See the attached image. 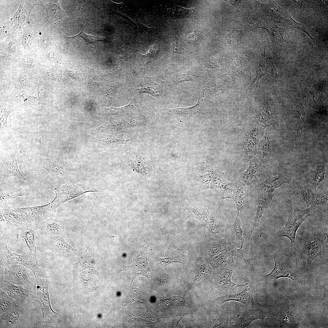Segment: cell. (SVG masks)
<instances>
[{
	"label": "cell",
	"mask_w": 328,
	"mask_h": 328,
	"mask_svg": "<svg viewBox=\"0 0 328 328\" xmlns=\"http://www.w3.org/2000/svg\"><path fill=\"white\" fill-rule=\"evenodd\" d=\"M0 247V267L5 268L9 265H19L31 270L38 266L36 254L22 255L12 252L9 250L7 241L4 239L1 240Z\"/></svg>",
	"instance_id": "obj_6"
},
{
	"label": "cell",
	"mask_w": 328,
	"mask_h": 328,
	"mask_svg": "<svg viewBox=\"0 0 328 328\" xmlns=\"http://www.w3.org/2000/svg\"><path fill=\"white\" fill-rule=\"evenodd\" d=\"M48 172L55 181H62L67 179L70 175V168L66 161L58 158L51 156H35L29 157Z\"/></svg>",
	"instance_id": "obj_4"
},
{
	"label": "cell",
	"mask_w": 328,
	"mask_h": 328,
	"mask_svg": "<svg viewBox=\"0 0 328 328\" xmlns=\"http://www.w3.org/2000/svg\"><path fill=\"white\" fill-rule=\"evenodd\" d=\"M232 254L227 251L214 259L215 265L218 267L229 268L233 265L234 261Z\"/></svg>",
	"instance_id": "obj_32"
},
{
	"label": "cell",
	"mask_w": 328,
	"mask_h": 328,
	"mask_svg": "<svg viewBox=\"0 0 328 328\" xmlns=\"http://www.w3.org/2000/svg\"><path fill=\"white\" fill-rule=\"evenodd\" d=\"M325 165L324 163L318 165L311 174L308 180L315 188L325 178Z\"/></svg>",
	"instance_id": "obj_29"
},
{
	"label": "cell",
	"mask_w": 328,
	"mask_h": 328,
	"mask_svg": "<svg viewBox=\"0 0 328 328\" xmlns=\"http://www.w3.org/2000/svg\"><path fill=\"white\" fill-rule=\"evenodd\" d=\"M158 261L165 265H169L175 263H181L178 261L174 260L170 258H159L157 259Z\"/></svg>",
	"instance_id": "obj_44"
},
{
	"label": "cell",
	"mask_w": 328,
	"mask_h": 328,
	"mask_svg": "<svg viewBox=\"0 0 328 328\" xmlns=\"http://www.w3.org/2000/svg\"><path fill=\"white\" fill-rule=\"evenodd\" d=\"M206 269V267L204 265H202V266L199 267L197 270L195 278V280L196 282L199 281L201 279L205 272Z\"/></svg>",
	"instance_id": "obj_45"
},
{
	"label": "cell",
	"mask_w": 328,
	"mask_h": 328,
	"mask_svg": "<svg viewBox=\"0 0 328 328\" xmlns=\"http://www.w3.org/2000/svg\"><path fill=\"white\" fill-rule=\"evenodd\" d=\"M124 306L129 310L143 308L145 303L143 295L139 289L131 286L129 294L124 299Z\"/></svg>",
	"instance_id": "obj_21"
},
{
	"label": "cell",
	"mask_w": 328,
	"mask_h": 328,
	"mask_svg": "<svg viewBox=\"0 0 328 328\" xmlns=\"http://www.w3.org/2000/svg\"><path fill=\"white\" fill-rule=\"evenodd\" d=\"M275 190L274 186L268 178L258 183L255 188L254 192L258 199L267 201L272 199Z\"/></svg>",
	"instance_id": "obj_23"
},
{
	"label": "cell",
	"mask_w": 328,
	"mask_h": 328,
	"mask_svg": "<svg viewBox=\"0 0 328 328\" xmlns=\"http://www.w3.org/2000/svg\"><path fill=\"white\" fill-rule=\"evenodd\" d=\"M307 267H309L313 261L318 256L325 255L322 237L318 234H312L307 240L305 247Z\"/></svg>",
	"instance_id": "obj_14"
},
{
	"label": "cell",
	"mask_w": 328,
	"mask_h": 328,
	"mask_svg": "<svg viewBox=\"0 0 328 328\" xmlns=\"http://www.w3.org/2000/svg\"><path fill=\"white\" fill-rule=\"evenodd\" d=\"M298 190L300 195L306 204L307 208H309L313 204L318 193L316 188L307 180L300 185Z\"/></svg>",
	"instance_id": "obj_25"
},
{
	"label": "cell",
	"mask_w": 328,
	"mask_h": 328,
	"mask_svg": "<svg viewBox=\"0 0 328 328\" xmlns=\"http://www.w3.org/2000/svg\"><path fill=\"white\" fill-rule=\"evenodd\" d=\"M197 79V76L191 74H185L177 79V81L179 82L183 81H193Z\"/></svg>",
	"instance_id": "obj_43"
},
{
	"label": "cell",
	"mask_w": 328,
	"mask_h": 328,
	"mask_svg": "<svg viewBox=\"0 0 328 328\" xmlns=\"http://www.w3.org/2000/svg\"><path fill=\"white\" fill-rule=\"evenodd\" d=\"M103 189L101 187H94L83 184L67 183L54 189L55 197L50 202L55 212L64 203L80 196L86 193L101 192Z\"/></svg>",
	"instance_id": "obj_3"
},
{
	"label": "cell",
	"mask_w": 328,
	"mask_h": 328,
	"mask_svg": "<svg viewBox=\"0 0 328 328\" xmlns=\"http://www.w3.org/2000/svg\"><path fill=\"white\" fill-rule=\"evenodd\" d=\"M17 227L18 232L16 235L17 238L24 239L29 248V253L36 254L37 236L35 230L26 227Z\"/></svg>",
	"instance_id": "obj_22"
},
{
	"label": "cell",
	"mask_w": 328,
	"mask_h": 328,
	"mask_svg": "<svg viewBox=\"0 0 328 328\" xmlns=\"http://www.w3.org/2000/svg\"><path fill=\"white\" fill-rule=\"evenodd\" d=\"M141 85L142 86L141 88L138 89L139 93H148L157 97L159 96L160 90L158 84L154 83L150 84L143 83Z\"/></svg>",
	"instance_id": "obj_36"
},
{
	"label": "cell",
	"mask_w": 328,
	"mask_h": 328,
	"mask_svg": "<svg viewBox=\"0 0 328 328\" xmlns=\"http://www.w3.org/2000/svg\"><path fill=\"white\" fill-rule=\"evenodd\" d=\"M261 310L258 309H247L236 313L229 319V327L244 328L254 321L263 319L266 317Z\"/></svg>",
	"instance_id": "obj_11"
},
{
	"label": "cell",
	"mask_w": 328,
	"mask_h": 328,
	"mask_svg": "<svg viewBox=\"0 0 328 328\" xmlns=\"http://www.w3.org/2000/svg\"><path fill=\"white\" fill-rule=\"evenodd\" d=\"M235 183L231 198L236 203L237 210V216L240 217L243 214L244 207L248 197V189L243 182L239 181Z\"/></svg>",
	"instance_id": "obj_19"
},
{
	"label": "cell",
	"mask_w": 328,
	"mask_h": 328,
	"mask_svg": "<svg viewBox=\"0 0 328 328\" xmlns=\"http://www.w3.org/2000/svg\"><path fill=\"white\" fill-rule=\"evenodd\" d=\"M6 180H0V206L9 204L15 198L19 196H26L27 190L22 186L13 182L9 178Z\"/></svg>",
	"instance_id": "obj_10"
},
{
	"label": "cell",
	"mask_w": 328,
	"mask_h": 328,
	"mask_svg": "<svg viewBox=\"0 0 328 328\" xmlns=\"http://www.w3.org/2000/svg\"><path fill=\"white\" fill-rule=\"evenodd\" d=\"M15 302V300L9 296L5 292L1 290L0 314L16 306L17 304Z\"/></svg>",
	"instance_id": "obj_34"
},
{
	"label": "cell",
	"mask_w": 328,
	"mask_h": 328,
	"mask_svg": "<svg viewBox=\"0 0 328 328\" xmlns=\"http://www.w3.org/2000/svg\"><path fill=\"white\" fill-rule=\"evenodd\" d=\"M268 178L276 189L283 184H289L291 180L290 177L284 173H280L275 176Z\"/></svg>",
	"instance_id": "obj_37"
},
{
	"label": "cell",
	"mask_w": 328,
	"mask_h": 328,
	"mask_svg": "<svg viewBox=\"0 0 328 328\" xmlns=\"http://www.w3.org/2000/svg\"><path fill=\"white\" fill-rule=\"evenodd\" d=\"M322 239L323 243L324 249L325 254V255L328 256V228L327 227H325L322 237Z\"/></svg>",
	"instance_id": "obj_42"
},
{
	"label": "cell",
	"mask_w": 328,
	"mask_h": 328,
	"mask_svg": "<svg viewBox=\"0 0 328 328\" xmlns=\"http://www.w3.org/2000/svg\"><path fill=\"white\" fill-rule=\"evenodd\" d=\"M253 284L247 283L244 284V289L241 292L227 294L218 298L216 300L217 303L221 305L228 301H235L240 302L248 307H254L255 304L253 297Z\"/></svg>",
	"instance_id": "obj_13"
},
{
	"label": "cell",
	"mask_w": 328,
	"mask_h": 328,
	"mask_svg": "<svg viewBox=\"0 0 328 328\" xmlns=\"http://www.w3.org/2000/svg\"><path fill=\"white\" fill-rule=\"evenodd\" d=\"M267 207V203L266 201L258 199L257 202V209L255 217L252 228L248 238V243L246 248L247 251H248L249 244L252 233L255 228L258 225L263 215L265 209Z\"/></svg>",
	"instance_id": "obj_28"
},
{
	"label": "cell",
	"mask_w": 328,
	"mask_h": 328,
	"mask_svg": "<svg viewBox=\"0 0 328 328\" xmlns=\"http://www.w3.org/2000/svg\"><path fill=\"white\" fill-rule=\"evenodd\" d=\"M227 244L228 247L231 250V253L232 254L239 257L241 261L244 263V265L248 269L250 272H251L252 271L253 266L252 261L253 260V258H250L248 259H245L244 257L241 249L240 248V249H238L235 248V247L231 244L228 236L227 237Z\"/></svg>",
	"instance_id": "obj_33"
},
{
	"label": "cell",
	"mask_w": 328,
	"mask_h": 328,
	"mask_svg": "<svg viewBox=\"0 0 328 328\" xmlns=\"http://www.w3.org/2000/svg\"><path fill=\"white\" fill-rule=\"evenodd\" d=\"M96 142L104 145H117L120 144H133V139H123L118 138L111 135H98L96 138Z\"/></svg>",
	"instance_id": "obj_27"
},
{
	"label": "cell",
	"mask_w": 328,
	"mask_h": 328,
	"mask_svg": "<svg viewBox=\"0 0 328 328\" xmlns=\"http://www.w3.org/2000/svg\"><path fill=\"white\" fill-rule=\"evenodd\" d=\"M85 28H82L81 32L78 34L72 36H67L64 35L65 38L70 43L74 39L79 38H83L85 43L88 45L91 44L96 43L99 41L104 40L103 37L99 36L90 35L86 34L84 32Z\"/></svg>",
	"instance_id": "obj_31"
},
{
	"label": "cell",
	"mask_w": 328,
	"mask_h": 328,
	"mask_svg": "<svg viewBox=\"0 0 328 328\" xmlns=\"http://www.w3.org/2000/svg\"><path fill=\"white\" fill-rule=\"evenodd\" d=\"M19 149L15 146L4 149L0 147V179L15 177L26 180L17 164L16 155Z\"/></svg>",
	"instance_id": "obj_7"
},
{
	"label": "cell",
	"mask_w": 328,
	"mask_h": 328,
	"mask_svg": "<svg viewBox=\"0 0 328 328\" xmlns=\"http://www.w3.org/2000/svg\"><path fill=\"white\" fill-rule=\"evenodd\" d=\"M219 285L225 290H231L237 287L244 286V285L237 283L236 279L232 275V270L228 268L225 269L220 276Z\"/></svg>",
	"instance_id": "obj_26"
},
{
	"label": "cell",
	"mask_w": 328,
	"mask_h": 328,
	"mask_svg": "<svg viewBox=\"0 0 328 328\" xmlns=\"http://www.w3.org/2000/svg\"><path fill=\"white\" fill-rule=\"evenodd\" d=\"M36 282L37 292L35 300L39 304L42 313L39 324L41 326H53L59 319V316L51 306L49 293V277L46 272L38 266L31 269Z\"/></svg>",
	"instance_id": "obj_2"
},
{
	"label": "cell",
	"mask_w": 328,
	"mask_h": 328,
	"mask_svg": "<svg viewBox=\"0 0 328 328\" xmlns=\"http://www.w3.org/2000/svg\"><path fill=\"white\" fill-rule=\"evenodd\" d=\"M273 256L275 263L274 269L268 274L262 275L259 281H273L283 277L289 278L293 280L298 279V275L290 271L276 254H273Z\"/></svg>",
	"instance_id": "obj_15"
},
{
	"label": "cell",
	"mask_w": 328,
	"mask_h": 328,
	"mask_svg": "<svg viewBox=\"0 0 328 328\" xmlns=\"http://www.w3.org/2000/svg\"><path fill=\"white\" fill-rule=\"evenodd\" d=\"M38 228L42 234L52 240L62 236L63 227L61 221L51 217L42 222Z\"/></svg>",
	"instance_id": "obj_17"
},
{
	"label": "cell",
	"mask_w": 328,
	"mask_h": 328,
	"mask_svg": "<svg viewBox=\"0 0 328 328\" xmlns=\"http://www.w3.org/2000/svg\"><path fill=\"white\" fill-rule=\"evenodd\" d=\"M202 39V33L197 30H194L192 33L184 34L182 38L183 40L193 44L199 43Z\"/></svg>",
	"instance_id": "obj_38"
},
{
	"label": "cell",
	"mask_w": 328,
	"mask_h": 328,
	"mask_svg": "<svg viewBox=\"0 0 328 328\" xmlns=\"http://www.w3.org/2000/svg\"><path fill=\"white\" fill-rule=\"evenodd\" d=\"M297 124L296 125V130L297 131H296L298 134V137L299 138V140H300V139H301V138L302 125L300 124V122L297 123Z\"/></svg>",
	"instance_id": "obj_47"
},
{
	"label": "cell",
	"mask_w": 328,
	"mask_h": 328,
	"mask_svg": "<svg viewBox=\"0 0 328 328\" xmlns=\"http://www.w3.org/2000/svg\"><path fill=\"white\" fill-rule=\"evenodd\" d=\"M24 136L25 137H27V138H31L33 139H34L35 140H36V141H37L39 143L41 144L45 148L46 147L41 142V139L44 136L42 137L41 138H33L30 137H27V136Z\"/></svg>",
	"instance_id": "obj_49"
},
{
	"label": "cell",
	"mask_w": 328,
	"mask_h": 328,
	"mask_svg": "<svg viewBox=\"0 0 328 328\" xmlns=\"http://www.w3.org/2000/svg\"><path fill=\"white\" fill-rule=\"evenodd\" d=\"M145 117L142 115H137L130 118L127 121L128 126L130 127L138 126L143 125L145 123Z\"/></svg>",
	"instance_id": "obj_40"
},
{
	"label": "cell",
	"mask_w": 328,
	"mask_h": 328,
	"mask_svg": "<svg viewBox=\"0 0 328 328\" xmlns=\"http://www.w3.org/2000/svg\"><path fill=\"white\" fill-rule=\"evenodd\" d=\"M199 105V101L195 105L187 107L169 109V111L173 114L182 117L188 116L193 113Z\"/></svg>",
	"instance_id": "obj_35"
},
{
	"label": "cell",
	"mask_w": 328,
	"mask_h": 328,
	"mask_svg": "<svg viewBox=\"0 0 328 328\" xmlns=\"http://www.w3.org/2000/svg\"><path fill=\"white\" fill-rule=\"evenodd\" d=\"M209 322L214 327H229V318L227 313L214 308H210L207 311Z\"/></svg>",
	"instance_id": "obj_24"
},
{
	"label": "cell",
	"mask_w": 328,
	"mask_h": 328,
	"mask_svg": "<svg viewBox=\"0 0 328 328\" xmlns=\"http://www.w3.org/2000/svg\"><path fill=\"white\" fill-rule=\"evenodd\" d=\"M0 290L5 292L14 300L20 302L35 300V296L32 291L12 283L5 279L3 275H0Z\"/></svg>",
	"instance_id": "obj_9"
},
{
	"label": "cell",
	"mask_w": 328,
	"mask_h": 328,
	"mask_svg": "<svg viewBox=\"0 0 328 328\" xmlns=\"http://www.w3.org/2000/svg\"><path fill=\"white\" fill-rule=\"evenodd\" d=\"M261 163L256 159H253L250 162L249 167L244 173L242 179L247 184L253 183H260L266 178V173Z\"/></svg>",
	"instance_id": "obj_16"
},
{
	"label": "cell",
	"mask_w": 328,
	"mask_h": 328,
	"mask_svg": "<svg viewBox=\"0 0 328 328\" xmlns=\"http://www.w3.org/2000/svg\"><path fill=\"white\" fill-rule=\"evenodd\" d=\"M328 195L327 191L318 193L313 204L309 208L313 211L317 209L325 213V207L328 203Z\"/></svg>",
	"instance_id": "obj_30"
},
{
	"label": "cell",
	"mask_w": 328,
	"mask_h": 328,
	"mask_svg": "<svg viewBox=\"0 0 328 328\" xmlns=\"http://www.w3.org/2000/svg\"><path fill=\"white\" fill-rule=\"evenodd\" d=\"M25 268L19 265H9L4 268L3 274L0 275H3L12 283L32 291L33 285L27 277Z\"/></svg>",
	"instance_id": "obj_8"
},
{
	"label": "cell",
	"mask_w": 328,
	"mask_h": 328,
	"mask_svg": "<svg viewBox=\"0 0 328 328\" xmlns=\"http://www.w3.org/2000/svg\"><path fill=\"white\" fill-rule=\"evenodd\" d=\"M25 316L23 309L17 305L0 314V328L21 327Z\"/></svg>",
	"instance_id": "obj_12"
},
{
	"label": "cell",
	"mask_w": 328,
	"mask_h": 328,
	"mask_svg": "<svg viewBox=\"0 0 328 328\" xmlns=\"http://www.w3.org/2000/svg\"><path fill=\"white\" fill-rule=\"evenodd\" d=\"M233 227L234 231L235 232L236 238L241 241V245L240 248L242 249L244 239L242 236L243 231L241 227V223L240 219V217L238 216L236 217L235 220L234 224L228 228Z\"/></svg>",
	"instance_id": "obj_39"
},
{
	"label": "cell",
	"mask_w": 328,
	"mask_h": 328,
	"mask_svg": "<svg viewBox=\"0 0 328 328\" xmlns=\"http://www.w3.org/2000/svg\"><path fill=\"white\" fill-rule=\"evenodd\" d=\"M131 268L134 275L132 280L139 275L144 276L149 278L150 270L145 254L138 253L134 256Z\"/></svg>",
	"instance_id": "obj_20"
},
{
	"label": "cell",
	"mask_w": 328,
	"mask_h": 328,
	"mask_svg": "<svg viewBox=\"0 0 328 328\" xmlns=\"http://www.w3.org/2000/svg\"><path fill=\"white\" fill-rule=\"evenodd\" d=\"M229 35L235 38L239 37L240 35L239 31L237 30H233L229 34Z\"/></svg>",
	"instance_id": "obj_48"
},
{
	"label": "cell",
	"mask_w": 328,
	"mask_h": 328,
	"mask_svg": "<svg viewBox=\"0 0 328 328\" xmlns=\"http://www.w3.org/2000/svg\"><path fill=\"white\" fill-rule=\"evenodd\" d=\"M313 214L310 208L301 210L296 208L289 212L287 222L285 226L278 232V237H286L291 242V248L294 246L297 231L303 222Z\"/></svg>",
	"instance_id": "obj_5"
},
{
	"label": "cell",
	"mask_w": 328,
	"mask_h": 328,
	"mask_svg": "<svg viewBox=\"0 0 328 328\" xmlns=\"http://www.w3.org/2000/svg\"><path fill=\"white\" fill-rule=\"evenodd\" d=\"M51 240L53 250L61 259L67 261H72L78 253V251L71 247L62 236Z\"/></svg>",
	"instance_id": "obj_18"
},
{
	"label": "cell",
	"mask_w": 328,
	"mask_h": 328,
	"mask_svg": "<svg viewBox=\"0 0 328 328\" xmlns=\"http://www.w3.org/2000/svg\"><path fill=\"white\" fill-rule=\"evenodd\" d=\"M172 45L173 50L175 53H179L183 52V48L178 41H174Z\"/></svg>",
	"instance_id": "obj_46"
},
{
	"label": "cell",
	"mask_w": 328,
	"mask_h": 328,
	"mask_svg": "<svg viewBox=\"0 0 328 328\" xmlns=\"http://www.w3.org/2000/svg\"><path fill=\"white\" fill-rule=\"evenodd\" d=\"M55 212L50 203L41 206L20 208L9 205L2 213L3 220L15 224L17 227H39L44 221L52 217Z\"/></svg>",
	"instance_id": "obj_1"
},
{
	"label": "cell",
	"mask_w": 328,
	"mask_h": 328,
	"mask_svg": "<svg viewBox=\"0 0 328 328\" xmlns=\"http://www.w3.org/2000/svg\"><path fill=\"white\" fill-rule=\"evenodd\" d=\"M212 244V252L213 255H216L225 249L224 244L221 245L220 243L215 242H213Z\"/></svg>",
	"instance_id": "obj_41"
}]
</instances>
